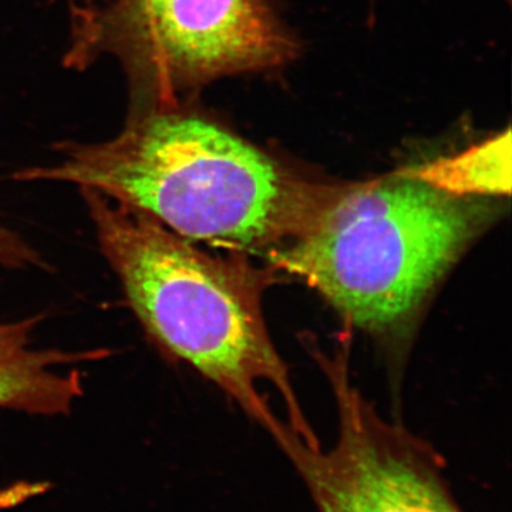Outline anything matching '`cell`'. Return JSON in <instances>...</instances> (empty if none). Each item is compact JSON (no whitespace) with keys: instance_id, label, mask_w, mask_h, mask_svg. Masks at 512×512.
<instances>
[{"instance_id":"cell-5","label":"cell","mask_w":512,"mask_h":512,"mask_svg":"<svg viewBox=\"0 0 512 512\" xmlns=\"http://www.w3.org/2000/svg\"><path fill=\"white\" fill-rule=\"evenodd\" d=\"M83 23L77 53L110 47L168 86L275 69L298 52L266 0H120Z\"/></svg>"},{"instance_id":"cell-3","label":"cell","mask_w":512,"mask_h":512,"mask_svg":"<svg viewBox=\"0 0 512 512\" xmlns=\"http://www.w3.org/2000/svg\"><path fill=\"white\" fill-rule=\"evenodd\" d=\"M484 198H461L403 174L343 184L318 228L266 262L319 292L353 326L394 330L493 218Z\"/></svg>"},{"instance_id":"cell-6","label":"cell","mask_w":512,"mask_h":512,"mask_svg":"<svg viewBox=\"0 0 512 512\" xmlns=\"http://www.w3.org/2000/svg\"><path fill=\"white\" fill-rule=\"evenodd\" d=\"M400 171L456 197H508L511 192L510 128L457 156Z\"/></svg>"},{"instance_id":"cell-1","label":"cell","mask_w":512,"mask_h":512,"mask_svg":"<svg viewBox=\"0 0 512 512\" xmlns=\"http://www.w3.org/2000/svg\"><path fill=\"white\" fill-rule=\"evenodd\" d=\"M62 160L13 175L99 192L191 242L268 258L311 235L343 184L306 180L217 124L144 114L106 143L66 144Z\"/></svg>"},{"instance_id":"cell-7","label":"cell","mask_w":512,"mask_h":512,"mask_svg":"<svg viewBox=\"0 0 512 512\" xmlns=\"http://www.w3.org/2000/svg\"><path fill=\"white\" fill-rule=\"evenodd\" d=\"M42 259L19 235L0 225V265L8 268L40 265Z\"/></svg>"},{"instance_id":"cell-2","label":"cell","mask_w":512,"mask_h":512,"mask_svg":"<svg viewBox=\"0 0 512 512\" xmlns=\"http://www.w3.org/2000/svg\"><path fill=\"white\" fill-rule=\"evenodd\" d=\"M82 194L101 252L147 332L217 384L269 434L282 420L261 387H274L289 426L316 443L288 366L266 328L262 292L269 272L242 254H207L150 215L99 192Z\"/></svg>"},{"instance_id":"cell-4","label":"cell","mask_w":512,"mask_h":512,"mask_svg":"<svg viewBox=\"0 0 512 512\" xmlns=\"http://www.w3.org/2000/svg\"><path fill=\"white\" fill-rule=\"evenodd\" d=\"M338 407L330 450L282 423L271 434L318 512H466L443 460L412 433L383 420L353 386L345 352L319 355Z\"/></svg>"}]
</instances>
